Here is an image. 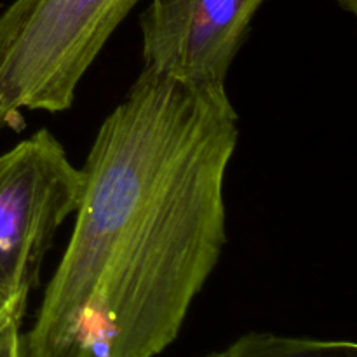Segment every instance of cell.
Returning <instances> with one entry per match:
<instances>
[{
  "label": "cell",
  "mask_w": 357,
  "mask_h": 357,
  "mask_svg": "<svg viewBox=\"0 0 357 357\" xmlns=\"http://www.w3.org/2000/svg\"><path fill=\"white\" fill-rule=\"evenodd\" d=\"M237 138L227 89L142 70L80 167L72 236L24 357H157L176 340L227 244Z\"/></svg>",
  "instance_id": "1"
},
{
  "label": "cell",
  "mask_w": 357,
  "mask_h": 357,
  "mask_svg": "<svg viewBox=\"0 0 357 357\" xmlns=\"http://www.w3.org/2000/svg\"><path fill=\"white\" fill-rule=\"evenodd\" d=\"M344 10L351 14H357V0H335Z\"/></svg>",
  "instance_id": "8"
},
{
  "label": "cell",
  "mask_w": 357,
  "mask_h": 357,
  "mask_svg": "<svg viewBox=\"0 0 357 357\" xmlns=\"http://www.w3.org/2000/svg\"><path fill=\"white\" fill-rule=\"evenodd\" d=\"M265 0H152L139 16L145 68L194 89L223 91Z\"/></svg>",
  "instance_id": "4"
},
{
  "label": "cell",
  "mask_w": 357,
  "mask_h": 357,
  "mask_svg": "<svg viewBox=\"0 0 357 357\" xmlns=\"http://www.w3.org/2000/svg\"><path fill=\"white\" fill-rule=\"evenodd\" d=\"M24 310H26L24 307L16 305L0 296V330L13 321H23Z\"/></svg>",
  "instance_id": "7"
},
{
  "label": "cell",
  "mask_w": 357,
  "mask_h": 357,
  "mask_svg": "<svg viewBox=\"0 0 357 357\" xmlns=\"http://www.w3.org/2000/svg\"><path fill=\"white\" fill-rule=\"evenodd\" d=\"M82 169L40 129L0 155V296L26 309L56 232L75 215Z\"/></svg>",
  "instance_id": "3"
},
{
  "label": "cell",
  "mask_w": 357,
  "mask_h": 357,
  "mask_svg": "<svg viewBox=\"0 0 357 357\" xmlns=\"http://www.w3.org/2000/svg\"><path fill=\"white\" fill-rule=\"evenodd\" d=\"M204 357H357V345L345 340H319L253 331L243 335L222 351Z\"/></svg>",
  "instance_id": "5"
},
{
  "label": "cell",
  "mask_w": 357,
  "mask_h": 357,
  "mask_svg": "<svg viewBox=\"0 0 357 357\" xmlns=\"http://www.w3.org/2000/svg\"><path fill=\"white\" fill-rule=\"evenodd\" d=\"M0 357H24L21 321H13L0 330Z\"/></svg>",
  "instance_id": "6"
},
{
  "label": "cell",
  "mask_w": 357,
  "mask_h": 357,
  "mask_svg": "<svg viewBox=\"0 0 357 357\" xmlns=\"http://www.w3.org/2000/svg\"><path fill=\"white\" fill-rule=\"evenodd\" d=\"M139 0H14L0 14V126L68 110L77 87Z\"/></svg>",
  "instance_id": "2"
}]
</instances>
